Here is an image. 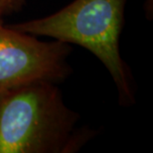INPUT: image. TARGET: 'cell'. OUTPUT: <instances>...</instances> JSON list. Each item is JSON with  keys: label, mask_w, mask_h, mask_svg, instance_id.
Returning <instances> with one entry per match:
<instances>
[{"label": "cell", "mask_w": 153, "mask_h": 153, "mask_svg": "<svg viewBox=\"0 0 153 153\" xmlns=\"http://www.w3.org/2000/svg\"><path fill=\"white\" fill-rule=\"evenodd\" d=\"M55 82L34 79L0 93V153H73L94 136L78 127Z\"/></svg>", "instance_id": "cell-1"}, {"label": "cell", "mask_w": 153, "mask_h": 153, "mask_svg": "<svg viewBox=\"0 0 153 153\" xmlns=\"http://www.w3.org/2000/svg\"><path fill=\"white\" fill-rule=\"evenodd\" d=\"M125 4L126 0H74L49 16L9 26L87 49L111 74L119 102L130 105L135 100L134 93L129 71L119 51Z\"/></svg>", "instance_id": "cell-2"}, {"label": "cell", "mask_w": 153, "mask_h": 153, "mask_svg": "<svg viewBox=\"0 0 153 153\" xmlns=\"http://www.w3.org/2000/svg\"><path fill=\"white\" fill-rule=\"evenodd\" d=\"M71 45L46 42L18 31L0 19V93L34 79L61 82L71 73Z\"/></svg>", "instance_id": "cell-3"}, {"label": "cell", "mask_w": 153, "mask_h": 153, "mask_svg": "<svg viewBox=\"0 0 153 153\" xmlns=\"http://www.w3.org/2000/svg\"><path fill=\"white\" fill-rule=\"evenodd\" d=\"M26 0H0V19L19 11Z\"/></svg>", "instance_id": "cell-4"}]
</instances>
